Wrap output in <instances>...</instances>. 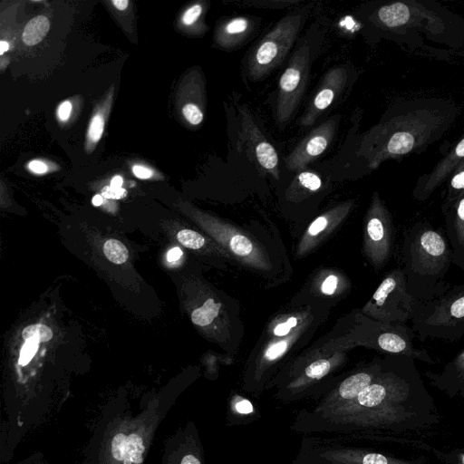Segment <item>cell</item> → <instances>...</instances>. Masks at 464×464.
Returning <instances> with one entry per match:
<instances>
[{"instance_id": "484cf974", "label": "cell", "mask_w": 464, "mask_h": 464, "mask_svg": "<svg viewBox=\"0 0 464 464\" xmlns=\"http://www.w3.org/2000/svg\"><path fill=\"white\" fill-rule=\"evenodd\" d=\"M229 246L237 256H246L253 251L252 242L245 236L235 235L230 238Z\"/></svg>"}, {"instance_id": "ac0fdd59", "label": "cell", "mask_w": 464, "mask_h": 464, "mask_svg": "<svg viewBox=\"0 0 464 464\" xmlns=\"http://www.w3.org/2000/svg\"><path fill=\"white\" fill-rule=\"evenodd\" d=\"M443 206H447L464 194V160L451 173Z\"/></svg>"}, {"instance_id": "5bb4252c", "label": "cell", "mask_w": 464, "mask_h": 464, "mask_svg": "<svg viewBox=\"0 0 464 464\" xmlns=\"http://www.w3.org/2000/svg\"><path fill=\"white\" fill-rule=\"evenodd\" d=\"M415 136L412 132L403 130L394 133L372 160L370 167L374 169L384 160L410 152L415 145Z\"/></svg>"}, {"instance_id": "d590c367", "label": "cell", "mask_w": 464, "mask_h": 464, "mask_svg": "<svg viewBox=\"0 0 464 464\" xmlns=\"http://www.w3.org/2000/svg\"><path fill=\"white\" fill-rule=\"evenodd\" d=\"M337 284H338L337 277L335 276L332 275V276H329L324 281L321 289H322L323 293H324L326 295H332L335 291Z\"/></svg>"}, {"instance_id": "8fae6325", "label": "cell", "mask_w": 464, "mask_h": 464, "mask_svg": "<svg viewBox=\"0 0 464 464\" xmlns=\"http://www.w3.org/2000/svg\"><path fill=\"white\" fill-rule=\"evenodd\" d=\"M464 160V138L448 153L434 169L418 183L413 196L419 200L427 199Z\"/></svg>"}, {"instance_id": "74e56055", "label": "cell", "mask_w": 464, "mask_h": 464, "mask_svg": "<svg viewBox=\"0 0 464 464\" xmlns=\"http://www.w3.org/2000/svg\"><path fill=\"white\" fill-rule=\"evenodd\" d=\"M72 104L70 102H63L58 108V116L62 121H66L71 113Z\"/></svg>"}, {"instance_id": "d6a6232c", "label": "cell", "mask_w": 464, "mask_h": 464, "mask_svg": "<svg viewBox=\"0 0 464 464\" xmlns=\"http://www.w3.org/2000/svg\"><path fill=\"white\" fill-rule=\"evenodd\" d=\"M127 192L122 188H113L111 186L104 187L102 190V196L106 198H121L126 196Z\"/></svg>"}, {"instance_id": "3957f363", "label": "cell", "mask_w": 464, "mask_h": 464, "mask_svg": "<svg viewBox=\"0 0 464 464\" xmlns=\"http://www.w3.org/2000/svg\"><path fill=\"white\" fill-rule=\"evenodd\" d=\"M307 14V6L286 14L259 41L247 59V72L251 80L262 79L281 63Z\"/></svg>"}, {"instance_id": "7bdbcfd3", "label": "cell", "mask_w": 464, "mask_h": 464, "mask_svg": "<svg viewBox=\"0 0 464 464\" xmlns=\"http://www.w3.org/2000/svg\"><path fill=\"white\" fill-rule=\"evenodd\" d=\"M180 464H200L199 460L193 455L185 456Z\"/></svg>"}, {"instance_id": "d4e9b609", "label": "cell", "mask_w": 464, "mask_h": 464, "mask_svg": "<svg viewBox=\"0 0 464 464\" xmlns=\"http://www.w3.org/2000/svg\"><path fill=\"white\" fill-rule=\"evenodd\" d=\"M22 335L25 340L34 337L40 342H47L53 337V332L48 326L37 324L25 327Z\"/></svg>"}, {"instance_id": "83f0119b", "label": "cell", "mask_w": 464, "mask_h": 464, "mask_svg": "<svg viewBox=\"0 0 464 464\" xmlns=\"http://www.w3.org/2000/svg\"><path fill=\"white\" fill-rule=\"evenodd\" d=\"M331 364L327 360H318L305 369V374L310 378H321L330 370Z\"/></svg>"}, {"instance_id": "ba28073f", "label": "cell", "mask_w": 464, "mask_h": 464, "mask_svg": "<svg viewBox=\"0 0 464 464\" xmlns=\"http://www.w3.org/2000/svg\"><path fill=\"white\" fill-rule=\"evenodd\" d=\"M372 259L382 264L392 251L393 227L391 216L378 197L374 198L366 226Z\"/></svg>"}, {"instance_id": "f35d334b", "label": "cell", "mask_w": 464, "mask_h": 464, "mask_svg": "<svg viewBox=\"0 0 464 464\" xmlns=\"http://www.w3.org/2000/svg\"><path fill=\"white\" fill-rule=\"evenodd\" d=\"M236 410L242 414H248L253 411V406L250 401L242 400L236 404Z\"/></svg>"}, {"instance_id": "4fadbf2b", "label": "cell", "mask_w": 464, "mask_h": 464, "mask_svg": "<svg viewBox=\"0 0 464 464\" xmlns=\"http://www.w3.org/2000/svg\"><path fill=\"white\" fill-rule=\"evenodd\" d=\"M145 447L141 437L136 433L116 434L111 440V454L123 464H141Z\"/></svg>"}, {"instance_id": "60d3db41", "label": "cell", "mask_w": 464, "mask_h": 464, "mask_svg": "<svg viewBox=\"0 0 464 464\" xmlns=\"http://www.w3.org/2000/svg\"><path fill=\"white\" fill-rule=\"evenodd\" d=\"M29 169L33 172L38 173V174L44 173L47 170L46 165L43 161H40V160H32L29 163Z\"/></svg>"}, {"instance_id": "b9f144b4", "label": "cell", "mask_w": 464, "mask_h": 464, "mask_svg": "<svg viewBox=\"0 0 464 464\" xmlns=\"http://www.w3.org/2000/svg\"><path fill=\"white\" fill-rule=\"evenodd\" d=\"M182 256V251L179 247L170 249L167 255V259L169 262L178 260Z\"/></svg>"}, {"instance_id": "30bf717a", "label": "cell", "mask_w": 464, "mask_h": 464, "mask_svg": "<svg viewBox=\"0 0 464 464\" xmlns=\"http://www.w3.org/2000/svg\"><path fill=\"white\" fill-rule=\"evenodd\" d=\"M445 233L452 249V264L464 272V194L442 207Z\"/></svg>"}, {"instance_id": "f6af8a7d", "label": "cell", "mask_w": 464, "mask_h": 464, "mask_svg": "<svg viewBox=\"0 0 464 464\" xmlns=\"http://www.w3.org/2000/svg\"><path fill=\"white\" fill-rule=\"evenodd\" d=\"M122 182L123 180L121 176H115L111 181V186L113 188H121Z\"/></svg>"}, {"instance_id": "f546056e", "label": "cell", "mask_w": 464, "mask_h": 464, "mask_svg": "<svg viewBox=\"0 0 464 464\" xmlns=\"http://www.w3.org/2000/svg\"><path fill=\"white\" fill-rule=\"evenodd\" d=\"M104 121L101 115H96L92 118L89 127V138L91 140L96 142L100 140L103 132Z\"/></svg>"}, {"instance_id": "bcb514c9", "label": "cell", "mask_w": 464, "mask_h": 464, "mask_svg": "<svg viewBox=\"0 0 464 464\" xmlns=\"http://www.w3.org/2000/svg\"><path fill=\"white\" fill-rule=\"evenodd\" d=\"M103 202V198L102 195H95L93 198H92V204L94 206H100L102 205Z\"/></svg>"}, {"instance_id": "7a4b0ae2", "label": "cell", "mask_w": 464, "mask_h": 464, "mask_svg": "<svg viewBox=\"0 0 464 464\" xmlns=\"http://www.w3.org/2000/svg\"><path fill=\"white\" fill-rule=\"evenodd\" d=\"M411 322L420 342L461 339L464 336V284L452 285L435 299L416 300Z\"/></svg>"}, {"instance_id": "277c9868", "label": "cell", "mask_w": 464, "mask_h": 464, "mask_svg": "<svg viewBox=\"0 0 464 464\" xmlns=\"http://www.w3.org/2000/svg\"><path fill=\"white\" fill-rule=\"evenodd\" d=\"M416 300L409 294L401 267L392 270L374 292L371 313L384 324H407Z\"/></svg>"}, {"instance_id": "603a6c76", "label": "cell", "mask_w": 464, "mask_h": 464, "mask_svg": "<svg viewBox=\"0 0 464 464\" xmlns=\"http://www.w3.org/2000/svg\"><path fill=\"white\" fill-rule=\"evenodd\" d=\"M295 181L300 188L312 192L318 190L322 186V179L319 175L310 170L300 171Z\"/></svg>"}, {"instance_id": "4dcf8cb0", "label": "cell", "mask_w": 464, "mask_h": 464, "mask_svg": "<svg viewBox=\"0 0 464 464\" xmlns=\"http://www.w3.org/2000/svg\"><path fill=\"white\" fill-rule=\"evenodd\" d=\"M203 13V7L200 5H194L189 7L182 17V22L185 25H191L195 24Z\"/></svg>"}, {"instance_id": "e0dca14e", "label": "cell", "mask_w": 464, "mask_h": 464, "mask_svg": "<svg viewBox=\"0 0 464 464\" xmlns=\"http://www.w3.org/2000/svg\"><path fill=\"white\" fill-rule=\"evenodd\" d=\"M372 376L366 372H359L345 379L339 388V393L343 399H353L371 384Z\"/></svg>"}, {"instance_id": "9a60e30c", "label": "cell", "mask_w": 464, "mask_h": 464, "mask_svg": "<svg viewBox=\"0 0 464 464\" xmlns=\"http://www.w3.org/2000/svg\"><path fill=\"white\" fill-rule=\"evenodd\" d=\"M411 15V8L401 2L383 5L377 11L379 22L389 28L410 24L412 21Z\"/></svg>"}, {"instance_id": "1f68e13d", "label": "cell", "mask_w": 464, "mask_h": 464, "mask_svg": "<svg viewBox=\"0 0 464 464\" xmlns=\"http://www.w3.org/2000/svg\"><path fill=\"white\" fill-rule=\"evenodd\" d=\"M287 349V343L285 341H281L271 345L265 353V357L267 360H275L280 357Z\"/></svg>"}, {"instance_id": "7c38bea8", "label": "cell", "mask_w": 464, "mask_h": 464, "mask_svg": "<svg viewBox=\"0 0 464 464\" xmlns=\"http://www.w3.org/2000/svg\"><path fill=\"white\" fill-rule=\"evenodd\" d=\"M255 21L247 16L229 18L219 24L216 32L217 44L225 48L232 49L241 44L252 33Z\"/></svg>"}, {"instance_id": "6da1fadb", "label": "cell", "mask_w": 464, "mask_h": 464, "mask_svg": "<svg viewBox=\"0 0 464 464\" xmlns=\"http://www.w3.org/2000/svg\"><path fill=\"white\" fill-rule=\"evenodd\" d=\"M452 249L443 232L427 220L408 227L402 237L401 263L409 294L430 301L452 285L446 276L452 265Z\"/></svg>"}, {"instance_id": "ee69618b", "label": "cell", "mask_w": 464, "mask_h": 464, "mask_svg": "<svg viewBox=\"0 0 464 464\" xmlns=\"http://www.w3.org/2000/svg\"><path fill=\"white\" fill-rule=\"evenodd\" d=\"M112 3L117 9L125 10L129 2L127 0H113Z\"/></svg>"}, {"instance_id": "52a82bcc", "label": "cell", "mask_w": 464, "mask_h": 464, "mask_svg": "<svg viewBox=\"0 0 464 464\" xmlns=\"http://www.w3.org/2000/svg\"><path fill=\"white\" fill-rule=\"evenodd\" d=\"M339 118H329L304 137L285 159L290 170H302L322 155L331 144L338 126Z\"/></svg>"}, {"instance_id": "8992f818", "label": "cell", "mask_w": 464, "mask_h": 464, "mask_svg": "<svg viewBox=\"0 0 464 464\" xmlns=\"http://www.w3.org/2000/svg\"><path fill=\"white\" fill-rule=\"evenodd\" d=\"M239 118L237 146L246 152L260 171L279 178V158L273 144L266 138L253 114L246 105L237 107Z\"/></svg>"}, {"instance_id": "5b68a950", "label": "cell", "mask_w": 464, "mask_h": 464, "mask_svg": "<svg viewBox=\"0 0 464 464\" xmlns=\"http://www.w3.org/2000/svg\"><path fill=\"white\" fill-rule=\"evenodd\" d=\"M312 59V46L304 40L292 55L278 83L276 120L285 124L295 112L308 81Z\"/></svg>"}, {"instance_id": "2e32d148", "label": "cell", "mask_w": 464, "mask_h": 464, "mask_svg": "<svg viewBox=\"0 0 464 464\" xmlns=\"http://www.w3.org/2000/svg\"><path fill=\"white\" fill-rule=\"evenodd\" d=\"M50 28V22L44 15L31 19L23 32V41L27 45H34L41 42Z\"/></svg>"}, {"instance_id": "8d00e7d4", "label": "cell", "mask_w": 464, "mask_h": 464, "mask_svg": "<svg viewBox=\"0 0 464 464\" xmlns=\"http://www.w3.org/2000/svg\"><path fill=\"white\" fill-rule=\"evenodd\" d=\"M362 464H388V461L383 455L370 453L363 457Z\"/></svg>"}, {"instance_id": "e575fe53", "label": "cell", "mask_w": 464, "mask_h": 464, "mask_svg": "<svg viewBox=\"0 0 464 464\" xmlns=\"http://www.w3.org/2000/svg\"><path fill=\"white\" fill-rule=\"evenodd\" d=\"M327 219L325 217H319L317 218L309 227L308 233L311 236H315L319 234L321 231H323L325 227L327 226Z\"/></svg>"}, {"instance_id": "ab89813d", "label": "cell", "mask_w": 464, "mask_h": 464, "mask_svg": "<svg viewBox=\"0 0 464 464\" xmlns=\"http://www.w3.org/2000/svg\"><path fill=\"white\" fill-rule=\"evenodd\" d=\"M132 170L136 177L143 179H149L152 175V171L150 169L142 166H134Z\"/></svg>"}, {"instance_id": "836d02e7", "label": "cell", "mask_w": 464, "mask_h": 464, "mask_svg": "<svg viewBox=\"0 0 464 464\" xmlns=\"http://www.w3.org/2000/svg\"><path fill=\"white\" fill-rule=\"evenodd\" d=\"M297 324V320L295 317H290L286 322L278 324L275 330L274 334L277 336H284L287 334L291 328L295 327Z\"/></svg>"}, {"instance_id": "9c48e42d", "label": "cell", "mask_w": 464, "mask_h": 464, "mask_svg": "<svg viewBox=\"0 0 464 464\" xmlns=\"http://www.w3.org/2000/svg\"><path fill=\"white\" fill-rule=\"evenodd\" d=\"M348 80V70L345 66H335L330 69L317 89L311 102L307 106L299 124L308 127L334 102L342 92Z\"/></svg>"}, {"instance_id": "f1b7e54d", "label": "cell", "mask_w": 464, "mask_h": 464, "mask_svg": "<svg viewBox=\"0 0 464 464\" xmlns=\"http://www.w3.org/2000/svg\"><path fill=\"white\" fill-rule=\"evenodd\" d=\"M182 111L186 120L192 125H198L203 121V111L196 105L185 104Z\"/></svg>"}, {"instance_id": "ffe728a7", "label": "cell", "mask_w": 464, "mask_h": 464, "mask_svg": "<svg viewBox=\"0 0 464 464\" xmlns=\"http://www.w3.org/2000/svg\"><path fill=\"white\" fill-rule=\"evenodd\" d=\"M386 395L383 385L374 383L364 388L357 396L358 402L366 407H373L380 404Z\"/></svg>"}, {"instance_id": "4316f807", "label": "cell", "mask_w": 464, "mask_h": 464, "mask_svg": "<svg viewBox=\"0 0 464 464\" xmlns=\"http://www.w3.org/2000/svg\"><path fill=\"white\" fill-rule=\"evenodd\" d=\"M39 343L40 341L34 337L25 341L19 358V363L21 365H25L31 361L39 347Z\"/></svg>"}, {"instance_id": "7dc6e473", "label": "cell", "mask_w": 464, "mask_h": 464, "mask_svg": "<svg viewBox=\"0 0 464 464\" xmlns=\"http://www.w3.org/2000/svg\"><path fill=\"white\" fill-rule=\"evenodd\" d=\"M0 53L3 54L9 47L8 44L5 41H1L0 43Z\"/></svg>"}, {"instance_id": "d6986e66", "label": "cell", "mask_w": 464, "mask_h": 464, "mask_svg": "<svg viewBox=\"0 0 464 464\" xmlns=\"http://www.w3.org/2000/svg\"><path fill=\"white\" fill-rule=\"evenodd\" d=\"M220 307V303H215L213 299H208L201 307L192 312L191 320L197 325H208L218 315Z\"/></svg>"}, {"instance_id": "c3c4849f", "label": "cell", "mask_w": 464, "mask_h": 464, "mask_svg": "<svg viewBox=\"0 0 464 464\" xmlns=\"http://www.w3.org/2000/svg\"><path fill=\"white\" fill-rule=\"evenodd\" d=\"M462 463L464 464V455L462 456Z\"/></svg>"}, {"instance_id": "cb8c5ba5", "label": "cell", "mask_w": 464, "mask_h": 464, "mask_svg": "<svg viewBox=\"0 0 464 464\" xmlns=\"http://www.w3.org/2000/svg\"><path fill=\"white\" fill-rule=\"evenodd\" d=\"M177 238L184 246L191 249H199L205 244L204 237L196 231L190 229H182Z\"/></svg>"}, {"instance_id": "44dd1931", "label": "cell", "mask_w": 464, "mask_h": 464, "mask_svg": "<svg viewBox=\"0 0 464 464\" xmlns=\"http://www.w3.org/2000/svg\"><path fill=\"white\" fill-rule=\"evenodd\" d=\"M105 256L112 263L123 264L129 257L127 247L119 240L109 239L103 246Z\"/></svg>"}, {"instance_id": "7402d4cb", "label": "cell", "mask_w": 464, "mask_h": 464, "mask_svg": "<svg viewBox=\"0 0 464 464\" xmlns=\"http://www.w3.org/2000/svg\"><path fill=\"white\" fill-rule=\"evenodd\" d=\"M235 4L240 5L260 7V8H271V9H282L300 3L299 0H241L235 1Z\"/></svg>"}]
</instances>
